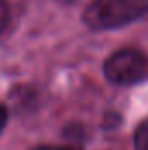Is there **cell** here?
Instances as JSON below:
<instances>
[{
    "label": "cell",
    "mask_w": 148,
    "mask_h": 150,
    "mask_svg": "<svg viewBox=\"0 0 148 150\" xmlns=\"http://www.w3.org/2000/svg\"><path fill=\"white\" fill-rule=\"evenodd\" d=\"M148 12V0H92L84 11V23L94 32L125 26Z\"/></svg>",
    "instance_id": "6da1fadb"
},
{
    "label": "cell",
    "mask_w": 148,
    "mask_h": 150,
    "mask_svg": "<svg viewBox=\"0 0 148 150\" xmlns=\"http://www.w3.org/2000/svg\"><path fill=\"white\" fill-rule=\"evenodd\" d=\"M103 70L111 84L129 86L145 79L148 72V59L136 49H120L105 61Z\"/></svg>",
    "instance_id": "7a4b0ae2"
},
{
    "label": "cell",
    "mask_w": 148,
    "mask_h": 150,
    "mask_svg": "<svg viewBox=\"0 0 148 150\" xmlns=\"http://www.w3.org/2000/svg\"><path fill=\"white\" fill-rule=\"evenodd\" d=\"M134 147L136 150H148V119L138 126L134 133Z\"/></svg>",
    "instance_id": "3957f363"
},
{
    "label": "cell",
    "mask_w": 148,
    "mask_h": 150,
    "mask_svg": "<svg viewBox=\"0 0 148 150\" xmlns=\"http://www.w3.org/2000/svg\"><path fill=\"white\" fill-rule=\"evenodd\" d=\"M9 25V5L5 0H0V33Z\"/></svg>",
    "instance_id": "277c9868"
},
{
    "label": "cell",
    "mask_w": 148,
    "mask_h": 150,
    "mask_svg": "<svg viewBox=\"0 0 148 150\" xmlns=\"http://www.w3.org/2000/svg\"><path fill=\"white\" fill-rule=\"evenodd\" d=\"M120 124V115L118 113H108L105 115V126L106 127H115Z\"/></svg>",
    "instance_id": "5b68a950"
},
{
    "label": "cell",
    "mask_w": 148,
    "mask_h": 150,
    "mask_svg": "<svg viewBox=\"0 0 148 150\" xmlns=\"http://www.w3.org/2000/svg\"><path fill=\"white\" fill-rule=\"evenodd\" d=\"M7 119H9V115H7V108L0 103V133H2V129L5 127V124H7Z\"/></svg>",
    "instance_id": "8992f818"
},
{
    "label": "cell",
    "mask_w": 148,
    "mask_h": 150,
    "mask_svg": "<svg viewBox=\"0 0 148 150\" xmlns=\"http://www.w3.org/2000/svg\"><path fill=\"white\" fill-rule=\"evenodd\" d=\"M56 150H82L78 145H68V147H59V149H56Z\"/></svg>",
    "instance_id": "52a82bcc"
},
{
    "label": "cell",
    "mask_w": 148,
    "mask_h": 150,
    "mask_svg": "<svg viewBox=\"0 0 148 150\" xmlns=\"http://www.w3.org/2000/svg\"><path fill=\"white\" fill-rule=\"evenodd\" d=\"M32 150H56V149H52V147H47V145H40V147H35V149H32Z\"/></svg>",
    "instance_id": "ba28073f"
},
{
    "label": "cell",
    "mask_w": 148,
    "mask_h": 150,
    "mask_svg": "<svg viewBox=\"0 0 148 150\" xmlns=\"http://www.w3.org/2000/svg\"><path fill=\"white\" fill-rule=\"evenodd\" d=\"M58 2H72V0H58Z\"/></svg>",
    "instance_id": "9c48e42d"
}]
</instances>
